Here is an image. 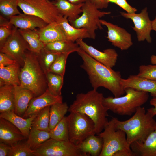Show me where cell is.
Returning a JSON list of instances; mask_svg holds the SVG:
<instances>
[{
	"label": "cell",
	"instance_id": "1",
	"mask_svg": "<svg viewBox=\"0 0 156 156\" xmlns=\"http://www.w3.org/2000/svg\"><path fill=\"white\" fill-rule=\"evenodd\" d=\"M77 52L83 61L80 66L88 74L93 89L97 90L103 87L109 90L115 97L125 93L120 83L122 77L120 71L114 70L99 62L80 48Z\"/></svg>",
	"mask_w": 156,
	"mask_h": 156
},
{
	"label": "cell",
	"instance_id": "2",
	"mask_svg": "<svg viewBox=\"0 0 156 156\" xmlns=\"http://www.w3.org/2000/svg\"><path fill=\"white\" fill-rule=\"evenodd\" d=\"M103 94L93 89L85 93L77 94L68 111L85 114L94 122L96 133L102 131L109 121L108 109L103 105Z\"/></svg>",
	"mask_w": 156,
	"mask_h": 156
},
{
	"label": "cell",
	"instance_id": "3",
	"mask_svg": "<svg viewBox=\"0 0 156 156\" xmlns=\"http://www.w3.org/2000/svg\"><path fill=\"white\" fill-rule=\"evenodd\" d=\"M151 108L146 112L144 107H138L133 115L128 120H119L113 117L116 129L123 131L126 133L128 145L133 142H143L156 128V121L154 119Z\"/></svg>",
	"mask_w": 156,
	"mask_h": 156
},
{
	"label": "cell",
	"instance_id": "4",
	"mask_svg": "<svg viewBox=\"0 0 156 156\" xmlns=\"http://www.w3.org/2000/svg\"><path fill=\"white\" fill-rule=\"evenodd\" d=\"M23 62L19 73V86L31 90L34 97L38 96L48 88L46 75L39 62L38 54L28 50Z\"/></svg>",
	"mask_w": 156,
	"mask_h": 156
},
{
	"label": "cell",
	"instance_id": "5",
	"mask_svg": "<svg viewBox=\"0 0 156 156\" xmlns=\"http://www.w3.org/2000/svg\"><path fill=\"white\" fill-rule=\"evenodd\" d=\"M125 90V96L103 97V103L109 110L115 114L122 116H130L135 112L138 107L147 101L148 93L130 88Z\"/></svg>",
	"mask_w": 156,
	"mask_h": 156
},
{
	"label": "cell",
	"instance_id": "6",
	"mask_svg": "<svg viewBox=\"0 0 156 156\" xmlns=\"http://www.w3.org/2000/svg\"><path fill=\"white\" fill-rule=\"evenodd\" d=\"M103 142V147L99 156H113L116 153L124 152L134 156L127 142L126 133L116 129L113 118L105 127L103 132L97 134Z\"/></svg>",
	"mask_w": 156,
	"mask_h": 156
},
{
	"label": "cell",
	"instance_id": "7",
	"mask_svg": "<svg viewBox=\"0 0 156 156\" xmlns=\"http://www.w3.org/2000/svg\"><path fill=\"white\" fill-rule=\"evenodd\" d=\"M81 15L70 23L76 28L86 30L90 38L94 39L96 36L95 31L103 29L100 18L110 14L111 12L100 10L90 0H87L83 3Z\"/></svg>",
	"mask_w": 156,
	"mask_h": 156
},
{
	"label": "cell",
	"instance_id": "8",
	"mask_svg": "<svg viewBox=\"0 0 156 156\" xmlns=\"http://www.w3.org/2000/svg\"><path fill=\"white\" fill-rule=\"evenodd\" d=\"M69 141L78 145L88 136L96 134L94 123L85 114L70 112L66 116Z\"/></svg>",
	"mask_w": 156,
	"mask_h": 156
},
{
	"label": "cell",
	"instance_id": "9",
	"mask_svg": "<svg viewBox=\"0 0 156 156\" xmlns=\"http://www.w3.org/2000/svg\"><path fill=\"white\" fill-rule=\"evenodd\" d=\"M18 4L24 13L38 17L48 24L56 21L60 14L49 0H18Z\"/></svg>",
	"mask_w": 156,
	"mask_h": 156
},
{
	"label": "cell",
	"instance_id": "10",
	"mask_svg": "<svg viewBox=\"0 0 156 156\" xmlns=\"http://www.w3.org/2000/svg\"><path fill=\"white\" fill-rule=\"evenodd\" d=\"M34 156H88L78 145L50 138L34 150Z\"/></svg>",
	"mask_w": 156,
	"mask_h": 156
},
{
	"label": "cell",
	"instance_id": "11",
	"mask_svg": "<svg viewBox=\"0 0 156 156\" xmlns=\"http://www.w3.org/2000/svg\"><path fill=\"white\" fill-rule=\"evenodd\" d=\"M29 46L20 33L14 26L11 34L6 41L0 45V52L7 55L20 64H23V59Z\"/></svg>",
	"mask_w": 156,
	"mask_h": 156
},
{
	"label": "cell",
	"instance_id": "12",
	"mask_svg": "<svg viewBox=\"0 0 156 156\" xmlns=\"http://www.w3.org/2000/svg\"><path fill=\"white\" fill-rule=\"evenodd\" d=\"M121 16L133 22L134 26L132 27L135 31L138 40L139 42L146 40L149 43L152 42L151 32L152 29V21L149 18L147 8L145 7L138 14H130L120 12Z\"/></svg>",
	"mask_w": 156,
	"mask_h": 156
},
{
	"label": "cell",
	"instance_id": "13",
	"mask_svg": "<svg viewBox=\"0 0 156 156\" xmlns=\"http://www.w3.org/2000/svg\"><path fill=\"white\" fill-rule=\"evenodd\" d=\"M102 25L107 28L108 41L122 51L129 49L133 44L131 35L125 29L104 20L100 19Z\"/></svg>",
	"mask_w": 156,
	"mask_h": 156
},
{
	"label": "cell",
	"instance_id": "14",
	"mask_svg": "<svg viewBox=\"0 0 156 156\" xmlns=\"http://www.w3.org/2000/svg\"><path fill=\"white\" fill-rule=\"evenodd\" d=\"M83 40L79 39L75 42L81 49L92 57L110 68H112L115 65L118 55L114 49L108 48L101 51L88 45Z\"/></svg>",
	"mask_w": 156,
	"mask_h": 156
},
{
	"label": "cell",
	"instance_id": "15",
	"mask_svg": "<svg viewBox=\"0 0 156 156\" xmlns=\"http://www.w3.org/2000/svg\"><path fill=\"white\" fill-rule=\"evenodd\" d=\"M62 102L61 95L52 94L47 88L41 95L33 98L30 101L27 108L22 117L28 118L48 106L58 103Z\"/></svg>",
	"mask_w": 156,
	"mask_h": 156
},
{
	"label": "cell",
	"instance_id": "16",
	"mask_svg": "<svg viewBox=\"0 0 156 156\" xmlns=\"http://www.w3.org/2000/svg\"><path fill=\"white\" fill-rule=\"evenodd\" d=\"M27 138L15 126L0 118V143L13 146Z\"/></svg>",
	"mask_w": 156,
	"mask_h": 156
},
{
	"label": "cell",
	"instance_id": "17",
	"mask_svg": "<svg viewBox=\"0 0 156 156\" xmlns=\"http://www.w3.org/2000/svg\"><path fill=\"white\" fill-rule=\"evenodd\" d=\"M120 83L123 88H130L137 90L150 93L153 97H156V81L131 75L127 79L122 78Z\"/></svg>",
	"mask_w": 156,
	"mask_h": 156
},
{
	"label": "cell",
	"instance_id": "18",
	"mask_svg": "<svg viewBox=\"0 0 156 156\" xmlns=\"http://www.w3.org/2000/svg\"><path fill=\"white\" fill-rule=\"evenodd\" d=\"M9 20L12 25L19 29H41L48 24L38 17L24 13L12 16Z\"/></svg>",
	"mask_w": 156,
	"mask_h": 156
},
{
	"label": "cell",
	"instance_id": "19",
	"mask_svg": "<svg viewBox=\"0 0 156 156\" xmlns=\"http://www.w3.org/2000/svg\"><path fill=\"white\" fill-rule=\"evenodd\" d=\"M130 148L134 156H156V128L144 142H134Z\"/></svg>",
	"mask_w": 156,
	"mask_h": 156
},
{
	"label": "cell",
	"instance_id": "20",
	"mask_svg": "<svg viewBox=\"0 0 156 156\" xmlns=\"http://www.w3.org/2000/svg\"><path fill=\"white\" fill-rule=\"evenodd\" d=\"M13 86L14 112L16 114L22 117L27 110L30 101L34 96L29 90L19 86Z\"/></svg>",
	"mask_w": 156,
	"mask_h": 156
},
{
	"label": "cell",
	"instance_id": "21",
	"mask_svg": "<svg viewBox=\"0 0 156 156\" xmlns=\"http://www.w3.org/2000/svg\"><path fill=\"white\" fill-rule=\"evenodd\" d=\"M38 32L40 40L44 44L67 40L56 21L48 24L42 28L38 29Z\"/></svg>",
	"mask_w": 156,
	"mask_h": 156
},
{
	"label": "cell",
	"instance_id": "22",
	"mask_svg": "<svg viewBox=\"0 0 156 156\" xmlns=\"http://www.w3.org/2000/svg\"><path fill=\"white\" fill-rule=\"evenodd\" d=\"M38 112L28 118H25L17 115L15 113L14 110H12L0 113V118H4L11 122L17 127L27 138L32 127V121Z\"/></svg>",
	"mask_w": 156,
	"mask_h": 156
},
{
	"label": "cell",
	"instance_id": "23",
	"mask_svg": "<svg viewBox=\"0 0 156 156\" xmlns=\"http://www.w3.org/2000/svg\"><path fill=\"white\" fill-rule=\"evenodd\" d=\"M56 22L63 32L67 40L75 42L79 39L90 38L86 30L74 27L70 24L66 17L60 14Z\"/></svg>",
	"mask_w": 156,
	"mask_h": 156
},
{
	"label": "cell",
	"instance_id": "24",
	"mask_svg": "<svg viewBox=\"0 0 156 156\" xmlns=\"http://www.w3.org/2000/svg\"><path fill=\"white\" fill-rule=\"evenodd\" d=\"M52 2L59 14L67 17L70 23L79 17L82 13L83 3L74 4L68 0H53Z\"/></svg>",
	"mask_w": 156,
	"mask_h": 156
},
{
	"label": "cell",
	"instance_id": "25",
	"mask_svg": "<svg viewBox=\"0 0 156 156\" xmlns=\"http://www.w3.org/2000/svg\"><path fill=\"white\" fill-rule=\"evenodd\" d=\"M20 66L18 62L6 66L0 65V86L5 84L20 85Z\"/></svg>",
	"mask_w": 156,
	"mask_h": 156
},
{
	"label": "cell",
	"instance_id": "26",
	"mask_svg": "<svg viewBox=\"0 0 156 156\" xmlns=\"http://www.w3.org/2000/svg\"><path fill=\"white\" fill-rule=\"evenodd\" d=\"M78 145L82 152L88 155L99 156L103 147V140L99 135H93L87 138Z\"/></svg>",
	"mask_w": 156,
	"mask_h": 156
},
{
	"label": "cell",
	"instance_id": "27",
	"mask_svg": "<svg viewBox=\"0 0 156 156\" xmlns=\"http://www.w3.org/2000/svg\"><path fill=\"white\" fill-rule=\"evenodd\" d=\"M13 88V86L10 84L0 86V113L14 110Z\"/></svg>",
	"mask_w": 156,
	"mask_h": 156
},
{
	"label": "cell",
	"instance_id": "28",
	"mask_svg": "<svg viewBox=\"0 0 156 156\" xmlns=\"http://www.w3.org/2000/svg\"><path fill=\"white\" fill-rule=\"evenodd\" d=\"M19 32L29 46V50L39 53L44 47V44L40 41L38 29L34 30L19 29Z\"/></svg>",
	"mask_w": 156,
	"mask_h": 156
},
{
	"label": "cell",
	"instance_id": "29",
	"mask_svg": "<svg viewBox=\"0 0 156 156\" xmlns=\"http://www.w3.org/2000/svg\"><path fill=\"white\" fill-rule=\"evenodd\" d=\"M44 48L51 52L62 53L77 52L80 49L78 45L76 42L67 40L57 41L44 44Z\"/></svg>",
	"mask_w": 156,
	"mask_h": 156
},
{
	"label": "cell",
	"instance_id": "30",
	"mask_svg": "<svg viewBox=\"0 0 156 156\" xmlns=\"http://www.w3.org/2000/svg\"><path fill=\"white\" fill-rule=\"evenodd\" d=\"M69 107L66 102L58 103L50 106L49 110V127L53 128L65 117Z\"/></svg>",
	"mask_w": 156,
	"mask_h": 156
},
{
	"label": "cell",
	"instance_id": "31",
	"mask_svg": "<svg viewBox=\"0 0 156 156\" xmlns=\"http://www.w3.org/2000/svg\"><path fill=\"white\" fill-rule=\"evenodd\" d=\"M50 138V132L32 127L26 142L30 149L34 150Z\"/></svg>",
	"mask_w": 156,
	"mask_h": 156
},
{
	"label": "cell",
	"instance_id": "32",
	"mask_svg": "<svg viewBox=\"0 0 156 156\" xmlns=\"http://www.w3.org/2000/svg\"><path fill=\"white\" fill-rule=\"evenodd\" d=\"M45 74L47 88L50 92L55 95H61V89L63 84L64 77L51 72H48Z\"/></svg>",
	"mask_w": 156,
	"mask_h": 156
},
{
	"label": "cell",
	"instance_id": "33",
	"mask_svg": "<svg viewBox=\"0 0 156 156\" xmlns=\"http://www.w3.org/2000/svg\"><path fill=\"white\" fill-rule=\"evenodd\" d=\"M50 138L69 141V132L66 117H64L50 131Z\"/></svg>",
	"mask_w": 156,
	"mask_h": 156
},
{
	"label": "cell",
	"instance_id": "34",
	"mask_svg": "<svg viewBox=\"0 0 156 156\" xmlns=\"http://www.w3.org/2000/svg\"><path fill=\"white\" fill-rule=\"evenodd\" d=\"M50 106L44 108L38 113L33 120L32 127L38 129L50 132L49 127Z\"/></svg>",
	"mask_w": 156,
	"mask_h": 156
},
{
	"label": "cell",
	"instance_id": "35",
	"mask_svg": "<svg viewBox=\"0 0 156 156\" xmlns=\"http://www.w3.org/2000/svg\"><path fill=\"white\" fill-rule=\"evenodd\" d=\"M60 53L51 52L44 47L38 54L39 62L45 74L49 72L51 67Z\"/></svg>",
	"mask_w": 156,
	"mask_h": 156
},
{
	"label": "cell",
	"instance_id": "36",
	"mask_svg": "<svg viewBox=\"0 0 156 156\" xmlns=\"http://www.w3.org/2000/svg\"><path fill=\"white\" fill-rule=\"evenodd\" d=\"M18 0H0L1 15L9 18L21 14L18 9Z\"/></svg>",
	"mask_w": 156,
	"mask_h": 156
},
{
	"label": "cell",
	"instance_id": "37",
	"mask_svg": "<svg viewBox=\"0 0 156 156\" xmlns=\"http://www.w3.org/2000/svg\"><path fill=\"white\" fill-rule=\"evenodd\" d=\"M71 53L67 52L60 53L51 67L49 72L57 74L64 77L67 59Z\"/></svg>",
	"mask_w": 156,
	"mask_h": 156
},
{
	"label": "cell",
	"instance_id": "38",
	"mask_svg": "<svg viewBox=\"0 0 156 156\" xmlns=\"http://www.w3.org/2000/svg\"><path fill=\"white\" fill-rule=\"evenodd\" d=\"M33 153L26 141H21L11 147L8 156H34Z\"/></svg>",
	"mask_w": 156,
	"mask_h": 156
},
{
	"label": "cell",
	"instance_id": "39",
	"mask_svg": "<svg viewBox=\"0 0 156 156\" xmlns=\"http://www.w3.org/2000/svg\"><path fill=\"white\" fill-rule=\"evenodd\" d=\"M0 15V45L3 43L11 34L14 26L9 20Z\"/></svg>",
	"mask_w": 156,
	"mask_h": 156
},
{
	"label": "cell",
	"instance_id": "40",
	"mask_svg": "<svg viewBox=\"0 0 156 156\" xmlns=\"http://www.w3.org/2000/svg\"><path fill=\"white\" fill-rule=\"evenodd\" d=\"M137 75L140 77L156 81V64L140 65Z\"/></svg>",
	"mask_w": 156,
	"mask_h": 156
},
{
	"label": "cell",
	"instance_id": "41",
	"mask_svg": "<svg viewBox=\"0 0 156 156\" xmlns=\"http://www.w3.org/2000/svg\"><path fill=\"white\" fill-rule=\"evenodd\" d=\"M114 3L128 13H135L137 10L136 8L131 6L126 0H118Z\"/></svg>",
	"mask_w": 156,
	"mask_h": 156
},
{
	"label": "cell",
	"instance_id": "42",
	"mask_svg": "<svg viewBox=\"0 0 156 156\" xmlns=\"http://www.w3.org/2000/svg\"><path fill=\"white\" fill-rule=\"evenodd\" d=\"M17 62L3 53H0V65L4 66L14 64Z\"/></svg>",
	"mask_w": 156,
	"mask_h": 156
},
{
	"label": "cell",
	"instance_id": "43",
	"mask_svg": "<svg viewBox=\"0 0 156 156\" xmlns=\"http://www.w3.org/2000/svg\"><path fill=\"white\" fill-rule=\"evenodd\" d=\"M99 9L107 8L109 5L107 0H90Z\"/></svg>",
	"mask_w": 156,
	"mask_h": 156
},
{
	"label": "cell",
	"instance_id": "44",
	"mask_svg": "<svg viewBox=\"0 0 156 156\" xmlns=\"http://www.w3.org/2000/svg\"><path fill=\"white\" fill-rule=\"evenodd\" d=\"M11 146L0 143V156H8Z\"/></svg>",
	"mask_w": 156,
	"mask_h": 156
},
{
	"label": "cell",
	"instance_id": "45",
	"mask_svg": "<svg viewBox=\"0 0 156 156\" xmlns=\"http://www.w3.org/2000/svg\"><path fill=\"white\" fill-rule=\"evenodd\" d=\"M150 104L153 106L151 107L153 114L155 116L156 115V97H153L150 102Z\"/></svg>",
	"mask_w": 156,
	"mask_h": 156
},
{
	"label": "cell",
	"instance_id": "46",
	"mask_svg": "<svg viewBox=\"0 0 156 156\" xmlns=\"http://www.w3.org/2000/svg\"><path fill=\"white\" fill-rule=\"evenodd\" d=\"M71 3L74 4H80L83 3L87 0H68Z\"/></svg>",
	"mask_w": 156,
	"mask_h": 156
},
{
	"label": "cell",
	"instance_id": "47",
	"mask_svg": "<svg viewBox=\"0 0 156 156\" xmlns=\"http://www.w3.org/2000/svg\"><path fill=\"white\" fill-rule=\"evenodd\" d=\"M150 62L152 64H156V55H151L150 57Z\"/></svg>",
	"mask_w": 156,
	"mask_h": 156
},
{
	"label": "cell",
	"instance_id": "48",
	"mask_svg": "<svg viewBox=\"0 0 156 156\" xmlns=\"http://www.w3.org/2000/svg\"><path fill=\"white\" fill-rule=\"evenodd\" d=\"M152 29L156 31V16L155 19L152 21Z\"/></svg>",
	"mask_w": 156,
	"mask_h": 156
},
{
	"label": "cell",
	"instance_id": "49",
	"mask_svg": "<svg viewBox=\"0 0 156 156\" xmlns=\"http://www.w3.org/2000/svg\"><path fill=\"white\" fill-rule=\"evenodd\" d=\"M118 0H107V2L108 3L110 2L115 3Z\"/></svg>",
	"mask_w": 156,
	"mask_h": 156
}]
</instances>
